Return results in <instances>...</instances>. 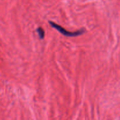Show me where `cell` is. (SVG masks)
I'll use <instances>...</instances> for the list:
<instances>
[{"mask_svg": "<svg viewBox=\"0 0 120 120\" xmlns=\"http://www.w3.org/2000/svg\"><path fill=\"white\" fill-rule=\"evenodd\" d=\"M37 32L40 38L43 39L45 36V31L42 27H39L37 29Z\"/></svg>", "mask_w": 120, "mask_h": 120, "instance_id": "cell-2", "label": "cell"}, {"mask_svg": "<svg viewBox=\"0 0 120 120\" xmlns=\"http://www.w3.org/2000/svg\"><path fill=\"white\" fill-rule=\"evenodd\" d=\"M49 24L53 27V28H55L56 29H57L60 33H61L62 34H63V35H65L66 36H70V37H73V36H77L79 35H80L82 34H83L84 32V29H82L80 30L77 31L76 32H69L68 31L66 30L64 28H63V27H61L59 25L57 24L55 22H52V21H49Z\"/></svg>", "mask_w": 120, "mask_h": 120, "instance_id": "cell-1", "label": "cell"}]
</instances>
